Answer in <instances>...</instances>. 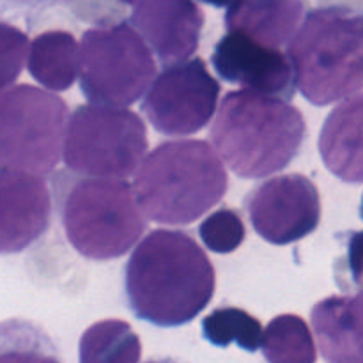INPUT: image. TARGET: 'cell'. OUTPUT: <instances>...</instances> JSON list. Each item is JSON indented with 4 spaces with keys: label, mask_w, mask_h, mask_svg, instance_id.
I'll list each match as a JSON object with an SVG mask.
<instances>
[{
    "label": "cell",
    "mask_w": 363,
    "mask_h": 363,
    "mask_svg": "<svg viewBox=\"0 0 363 363\" xmlns=\"http://www.w3.org/2000/svg\"><path fill=\"white\" fill-rule=\"evenodd\" d=\"M215 287L213 262L183 230H152L124 268V294L131 312L160 328L194 321L213 300Z\"/></svg>",
    "instance_id": "6da1fadb"
},
{
    "label": "cell",
    "mask_w": 363,
    "mask_h": 363,
    "mask_svg": "<svg viewBox=\"0 0 363 363\" xmlns=\"http://www.w3.org/2000/svg\"><path fill=\"white\" fill-rule=\"evenodd\" d=\"M305 135L307 126L296 106L250 89L227 92L211 128L218 155L245 179L286 169L300 152Z\"/></svg>",
    "instance_id": "7a4b0ae2"
},
{
    "label": "cell",
    "mask_w": 363,
    "mask_h": 363,
    "mask_svg": "<svg viewBox=\"0 0 363 363\" xmlns=\"http://www.w3.org/2000/svg\"><path fill=\"white\" fill-rule=\"evenodd\" d=\"M229 177L206 140H170L152 149L135 172L133 191L142 213L167 225H188L215 208Z\"/></svg>",
    "instance_id": "3957f363"
},
{
    "label": "cell",
    "mask_w": 363,
    "mask_h": 363,
    "mask_svg": "<svg viewBox=\"0 0 363 363\" xmlns=\"http://www.w3.org/2000/svg\"><path fill=\"white\" fill-rule=\"evenodd\" d=\"M294 84L312 105L326 106L363 89V11H311L287 45Z\"/></svg>",
    "instance_id": "277c9868"
},
{
    "label": "cell",
    "mask_w": 363,
    "mask_h": 363,
    "mask_svg": "<svg viewBox=\"0 0 363 363\" xmlns=\"http://www.w3.org/2000/svg\"><path fill=\"white\" fill-rule=\"evenodd\" d=\"M60 220L71 247L92 261L123 257L145 230V218L126 179H77L60 201Z\"/></svg>",
    "instance_id": "5b68a950"
},
{
    "label": "cell",
    "mask_w": 363,
    "mask_h": 363,
    "mask_svg": "<svg viewBox=\"0 0 363 363\" xmlns=\"http://www.w3.org/2000/svg\"><path fill=\"white\" fill-rule=\"evenodd\" d=\"M69 116L62 98L32 85L0 91V167L45 176L60 162Z\"/></svg>",
    "instance_id": "8992f818"
},
{
    "label": "cell",
    "mask_w": 363,
    "mask_h": 363,
    "mask_svg": "<svg viewBox=\"0 0 363 363\" xmlns=\"http://www.w3.org/2000/svg\"><path fill=\"white\" fill-rule=\"evenodd\" d=\"M147 151V130L126 108L82 105L67 121L62 158L67 169L87 177L126 179Z\"/></svg>",
    "instance_id": "52a82bcc"
},
{
    "label": "cell",
    "mask_w": 363,
    "mask_h": 363,
    "mask_svg": "<svg viewBox=\"0 0 363 363\" xmlns=\"http://www.w3.org/2000/svg\"><path fill=\"white\" fill-rule=\"evenodd\" d=\"M80 91L91 105L124 108L144 96L156 62L128 23L89 28L80 43Z\"/></svg>",
    "instance_id": "ba28073f"
},
{
    "label": "cell",
    "mask_w": 363,
    "mask_h": 363,
    "mask_svg": "<svg viewBox=\"0 0 363 363\" xmlns=\"http://www.w3.org/2000/svg\"><path fill=\"white\" fill-rule=\"evenodd\" d=\"M220 84L202 59L163 67L142 103V112L156 131L170 137L194 135L215 116Z\"/></svg>",
    "instance_id": "9c48e42d"
},
{
    "label": "cell",
    "mask_w": 363,
    "mask_h": 363,
    "mask_svg": "<svg viewBox=\"0 0 363 363\" xmlns=\"http://www.w3.org/2000/svg\"><path fill=\"white\" fill-rule=\"evenodd\" d=\"M245 208L255 233L272 245L303 240L321 222L319 191L303 174H284L257 184Z\"/></svg>",
    "instance_id": "30bf717a"
},
{
    "label": "cell",
    "mask_w": 363,
    "mask_h": 363,
    "mask_svg": "<svg viewBox=\"0 0 363 363\" xmlns=\"http://www.w3.org/2000/svg\"><path fill=\"white\" fill-rule=\"evenodd\" d=\"M52 197L35 174L0 167V255L18 254L45 236Z\"/></svg>",
    "instance_id": "8fae6325"
},
{
    "label": "cell",
    "mask_w": 363,
    "mask_h": 363,
    "mask_svg": "<svg viewBox=\"0 0 363 363\" xmlns=\"http://www.w3.org/2000/svg\"><path fill=\"white\" fill-rule=\"evenodd\" d=\"M213 67L220 78L250 91L289 99L294 77L289 59L280 50L268 48L236 32H227L215 46Z\"/></svg>",
    "instance_id": "7c38bea8"
},
{
    "label": "cell",
    "mask_w": 363,
    "mask_h": 363,
    "mask_svg": "<svg viewBox=\"0 0 363 363\" xmlns=\"http://www.w3.org/2000/svg\"><path fill=\"white\" fill-rule=\"evenodd\" d=\"M131 23L163 67L190 59L199 48L204 13L194 0H142Z\"/></svg>",
    "instance_id": "4fadbf2b"
},
{
    "label": "cell",
    "mask_w": 363,
    "mask_h": 363,
    "mask_svg": "<svg viewBox=\"0 0 363 363\" xmlns=\"http://www.w3.org/2000/svg\"><path fill=\"white\" fill-rule=\"evenodd\" d=\"M312 326L326 363H363V291L315 303Z\"/></svg>",
    "instance_id": "5bb4252c"
},
{
    "label": "cell",
    "mask_w": 363,
    "mask_h": 363,
    "mask_svg": "<svg viewBox=\"0 0 363 363\" xmlns=\"http://www.w3.org/2000/svg\"><path fill=\"white\" fill-rule=\"evenodd\" d=\"M319 152L333 176L344 183H363V94L330 112L319 135Z\"/></svg>",
    "instance_id": "9a60e30c"
},
{
    "label": "cell",
    "mask_w": 363,
    "mask_h": 363,
    "mask_svg": "<svg viewBox=\"0 0 363 363\" xmlns=\"http://www.w3.org/2000/svg\"><path fill=\"white\" fill-rule=\"evenodd\" d=\"M301 18V0H234L227 7L225 28L262 46L280 50L296 34Z\"/></svg>",
    "instance_id": "2e32d148"
},
{
    "label": "cell",
    "mask_w": 363,
    "mask_h": 363,
    "mask_svg": "<svg viewBox=\"0 0 363 363\" xmlns=\"http://www.w3.org/2000/svg\"><path fill=\"white\" fill-rule=\"evenodd\" d=\"M28 73L52 91H66L80 71V46L71 32L48 30L28 46Z\"/></svg>",
    "instance_id": "e0dca14e"
},
{
    "label": "cell",
    "mask_w": 363,
    "mask_h": 363,
    "mask_svg": "<svg viewBox=\"0 0 363 363\" xmlns=\"http://www.w3.org/2000/svg\"><path fill=\"white\" fill-rule=\"evenodd\" d=\"M140 337L123 319H103L89 326L80 337V363H138Z\"/></svg>",
    "instance_id": "ac0fdd59"
},
{
    "label": "cell",
    "mask_w": 363,
    "mask_h": 363,
    "mask_svg": "<svg viewBox=\"0 0 363 363\" xmlns=\"http://www.w3.org/2000/svg\"><path fill=\"white\" fill-rule=\"evenodd\" d=\"M262 354L268 363H315L314 339L305 319L294 314L277 315L262 332Z\"/></svg>",
    "instance_id": "d6986e66"
},
{
    "label": "cell",
    "mask_w": 363,
    "mask_h": 363,
    "mask_svg": "<svg viewBox=\"0 0 363 363\" xmlns=\"http://www.w3.org/2000/svg\"><path fill=\"white\" fill-rule=\"evenodd\" d=\"M0 363H62L48 333L27 319L0 321Z\"/></svg>",
    "instance_id": "ffe728a7"
},
{
    "label": "cell",
    "mask_w": 363,
    "mask_h": 363,
    "mask_svg": "<svg viewBox=\"0 0 363 363\" xmlns=\"http://www.w3.org/2000/svg\"><path fill=\"white\" fill-rule=\"evenodd\" d=\"M202 333L213 346L227 347L236 342L241 350L255 353L262 342V326L257 318L243 308H215L202 319Z\"/></svg>",
    "instance_id": "44dd1931"
},
{
    "label": "cell",
    "mask_w": 363,
    "mask_h": 363,
    "mask_svg": "<svg viewBox=\"0 0 363 363\" xmlns=\"http://www.w3.org/2000/svg\"><path fill=\"white\" fill-rule=\"evenodd\" d=\"M243 220L234 209H220L211 213L199 227V236L206 248L215 254H230L238 250L245 240Z\"/></svg>",
    "instance_id": "7402d4cb"
},
{
    "label": "cell",
    "mask_w": 363,
    "mask_h": 363,
    "mask_svg": "<svg viewBox=\"0 0 363 363\" xmlns=\"http://www.w3.org/2000/svg\"><path fill=\"white\" fill-rule=\"evenodd\" d=\"M28 38L23 30L0 21V91L11 87L23 69Z\"/></svg>",
    "instance_id": "603a6c76"
},
{
    "label": "cell",
    "mask_w": 363,
    "mask_h": 363,
    "mask_svg": "<svg viewBox=\"0 0 363 363\" xmlns=\"http://www.w3.org/2000/svg\"><path fill=\"white\" fill-rule=\"evenodd\" d=\"M347 268L353 282L363 287V230L351 234L347 241Z\"/></svg>",
    "instance_id": "cb8c5ba5"
},
{
    "label": "cell",
    "mask_w": 363,
    "mask_h": 363,
    "mask_svg": "<svg viewBox=\"0 0 363 363\" xmlns=\"http://www.w3.org/2000/svg\"><path fill=\"white\" fill-rule=\"evenodd\" d=\"M201 2L209 4L213 7H229L234 0H201Z\"/></svg>",
    "instance_id": "d4e9b609"
},
{
    "label": "cell",
    "mask_w": 363,
    "mask_h": 363,
    "mask_svg": "<svg viewBox=\"0 0 363 363\" xmlns=\"http://www.w3.org/2000/svg\"><path fill=\"white\" fill-rule=\"evenodd\" d=\"M147 363H177L174 360H152V362H147Z\"/></svg>",
    "instance_id": "484cf974"
},
{
    "label": "cell",
    "mask_w": 363,
    "mask_h": 363,
    "mask_svg": "<svg viewBox=\"0 0 363 363\" xmlns=\"http://www.w3.org/2000/svg\"><path fill=\"white\" fill-rule=\"evenodd\" d=\"M121 2H126V4H140L142 0H121Z\"/></svg>",
    "instance_id": "4316f807"
},
{
    "label": "cell",
    "mask_w": 363,
    "mask_h": 363,
    "mask_svg": "<svg viewBox=\"0 0 363 363\" xmlns=\"http://www.w3.org/2000/svg\"><path fill=\"white\" fill-rule=\"evenodd\" d=\"M28 2H57V0H28Z\"/></svg>",
    "instance_id": "83f0119b"
},
{
    "label": "cell",
    "mask_w": 363,
    "mask_h": 363,
    "mask_svg": "<svg viewBox=\"0 0 363 363\" xmlns=\"http://www.w3.org/2000/svg\"><path fill=\"white\" fill-rule=\"evenodd\" d=\"M360 215H362V218H363V199H362V206H360Z\"/></svg>",
    "instance_id": "f1b7e54d"
}]
</instances>
